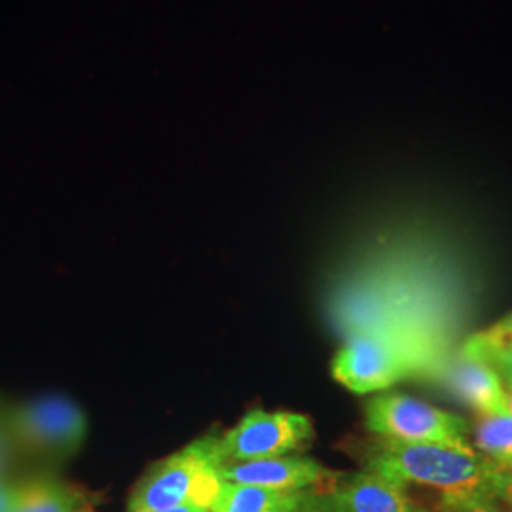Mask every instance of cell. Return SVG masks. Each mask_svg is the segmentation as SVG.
<instances>
[{"mask_svg": "<svg viewBox=\"0 0 512 512\" xmlns=\"http://www.w3.org/2000/svg\"><path fill=\"white\" fill-rule=\"evenodd\" d=\"M450 385L459 399L475 408L480 416L512 412L507 387L494 368L486 363L461 357L450 372Z\"/></svg>", "mask_w": 512, "mask_h": 512, "instance_id": "obj_9", "label": "cell"}, {"mask_svg": "<svg viewBox=\"0 0 512 512\" xmlns=\"http://www.w3.org/2000/svg\"><path fill=\"white\" fill-rule=\"evenodd\" d=\"M495 465L475 446L403 442L376 437L365 452V471L401 486L416 484L444 494L490 492Z\"/></svg>", "mask_w": 512, "mask_h": 512, "instance_id": "obj_1", "label": "cell"}, {"mask_svg": "<svg viewBox=\"0 0 512 512\" xmlns=\"http://www.w3.org/2000/svg\"><path fill=\"white\" fill-rule=\"evenodd\" d=\"M365 421L366 429L374 437L473 446L467 439V421L403 393H382L370 399L366 403Z\"/></svg>", "mask_w": 512, "mask_h": 512, "instance_id": "obj_4", "label": "cell"}, {"mask_svg": "<svg viewBox=\"0 0 512 512\" xmlns=\"http://www.w3.org/2000/svg\"><path fill=\"white\" fill-rule=\"evenodd\" d=\"M222 482L270 488L279 492H306L329 484L336 475L319 461L302 456L220 463Z\"/></svg>", "mask_w": 512, "mask_h": 512, "instance_id": "obj_7", "label": "cell"}, {"mask_svg": "<svg viewBox=\"0 0 512 512\" xmlns=\"http://www.w3.org/2000/svg\"><path fill=\"white\" fill-rule=\"evenodd\" d=\"M219 437L205 435L156 463L129 497V512H156L183 503L209 511L219 492Z\"/></svg>", "mask_w": 512, "mask_h": 512, "instance_id": "obj_2", "label": "cell"}, {"mask_svg": "<svg viewBox=\"0 0 512 512\" xmlns=\"http://www.w3.org/2000/svg\"><path fill=\"white\" fill-rule=\"evenodd\" d=\"M315 494L317 490L279 492L220 480L209 512H300Z\"/></svg>", "mask_w": 512, "mask_h": 512, "instance_id": "obj_10", "label": "cell"}, {"mask_svg": "<svg viewBox=\"0 0 512 512\" xmlns=\"http://www.w3.org/2000/svg\"><path fill=\"white\" fill-rule=\"evenodd\" d=\"M86 494L54 476H33L16 482L10 512H88Z\"/></svg>", "mask_w": 512, "mask_h": 512, "instance_id": "obj_11", "label": "cell"}, {"mask_svg": "<svg viewBox=\"0 0 512 512\" xmlns=\"http://www.w3.org/2000/svg\"><path fill=\"white\" fill-rule=\"evenodd\" d=\"M425 512H509L490 492L440 495L435 509Z\"/></svg>", "mask_w": 512, "mask_h": 512, "instance_id": "obj_14", "label": "cell"}, {"mask_svg": "<svg viewBox=\"0 0 512 512\" xmlns=\"http://www.w3.org/2000/svg\"><path fill=\"white\" fill-rule=\"evenodd\" d=\"M16 450H14V444L10 440L8 435V429H6V421H4V406L0 404V480H6L4 475L12 463Z\"/></svg>", "mask_w": 512, "mask_h": 512, "instance_id": "obj_16", "label": "cell"}, {"mask_svg": "<svg viewBox=\"0 0 512 512\" xmlns=\"http://www.w3.org/2000/svg\"><path fill=\"white\" fill-rule=\"evenodd\" d=\"M327 495L338 512L427 511V507L408 494L406 486L365 469L334 482Z\"/></svg>", "mask_w": 512, "mask_h": 512, "instance_id": "obj_8", "label": "cell"}, {"mask_svg": "<svg viewBox=\"0 0 512 512\" xmlns=\"http://www.w3.org/2000/svg\"><path fill=\"white\" fill-rule=\"evenodd\" d=\"M16 484L8 480H0V512H10L14 507Z\"/></svg>", "mask_w": 512, "mask_h": 512, "instance_id": "obj_19", "label": "cell"}, {"mask_svg": "<svg viewBox=\"0 0 512 512\" xmlns=\"http://www.w3.org/2000/svg\"><path fill=\"white\" fill-rule=\"evenodd\" d=\"M313 423L296 412L253 410L236 427L219 437L220 463L281 458L306 448Z\"/></svg>", "mask_w": 512, "mask_h": 512, "instance_id": "obj_5", "label": "cell"}, {"mask_svg": "<svg viewBox=\"0 0 512 512\" xmlns=\"http://www.w3.org/2000/svg\"><path fill=\"white\" fill-rule=\"evenodd\" d=\"M490 494L494 495L497 501H501L507 511L512 512V471L501 469L497 465L490 482Z\"/></svg>", "mask_w": 512, "mask_h": 512, "instance_id": "obj_15", "label": "cell"}, {"mask_svg": "<svg viewBox=\"0 0 512 512\" xmlns=\"http://www.w3.org/2000/svg\"><path fill=\"white\" fill-rule=\"evenodd\" d=\"M505 355H512V311L492 327L473 334L465 342L461 357L488 365L490 361Z\"/></svg>", "mask_w": 512, "mask_h": 512, "instance_id": "obj_12", "label": "cell"}, {"mask_svg": "<svg viewBox=\"0 0 512 512\" xmlns=\"http://www.w3.org/2000/svg\"><path fill=\"white\" fill-rule=\"evenodd\" d=\"M475 450L484 458L499 459L512 452V412L480 416L475 425Z\"/></svg>", "mask_w": 512, "mask_h": 512, "instance_id": "obj_13", "label": "cell"}, {"mask_svg": "<svg viewBox=\"0 0 512 512\" xmlns=\"http://www.w3.org/2000/svg\"><path fill=\"white\" fill-rule=\"evenodd\" d=\"M412 359L399 342L380 332H363L342 346L332 361V376L349 391L365 395L401 382Z\"/></svg>", "mask_w": 512, "mask_h": 512, "instance_id": "obj_6", "label": "cell"}, {"mask_svg": "<svg viewBox=\"0 0 512 512\" xmlns=\"http://www.w3.org/2000/svg\"><path fill=\"white\" fill-rule=\"evenodd\" d=\"M497 465H499L501 469H507V471H512V452L511 454H507L505 458L499 459V461H497Z\"/></svg>", "mask_w": 512, "mask_h": 512, "instance_id": "obj_21", "label": "cell"}, {"mask_svg": "<svg viewBox=\"0 0 512 512\" xmlns=\"http://www.w3.org/2000/svg\"><path fill=\"white\" fill-rule=\"evenodd\" d=\"M156 512H209L202 505H198V503H192V501H188V503H183V505H177V507H171V509H164V511H156Z\"/></svg>", "mask_w": 512, "mask_h": 512, "instance_id": "obj_20", "label": "cell"}, {"mask_svg": "<svg viewBox=\"0 0 512 512\" xmlns=\"http://www.w3.org/2000/svg\"><path fill=\"white\" fill-rule=\"evenodd\" d=\"M488 365L494 368L495 372L499 374L501 382L507 387V391L512 395V355H505V357H499L490 361Z\"/></svg>", "mask_w": 512, "mask_h": 512, "instance_id": "obj_17", "label": "cell"}, {"mask_svg": "<svg viewBox=\"0 0 512 512\" xmlns=\"http://www.w3.org/2000/svg\"><path fill=\"white\" fill-rule=\"evenodd\" d=\"M4 421L16 454L31 458H69L88 433L86 412L61 395L4 406Z\"/></svg>", "mask_w": 512, "mask_h": 512, "instance_id": "obj_3", "label": "cell"}, {"mask_svg": "<svg viewBox=\"0 0 512 512\" xmlns=\"http://www.w3.org/2000/svg\"><path fill=\"white\" fill-rule=\"evenodd\" d=\"M300 512H338L336 507L332 505L327 490L325 492H317L310 499V503L302 509Z\"/></svg>", "mask_w": 512, "mask_h": 512, "instance_id": "obj_18", "label": "cell"}]
</instances>
